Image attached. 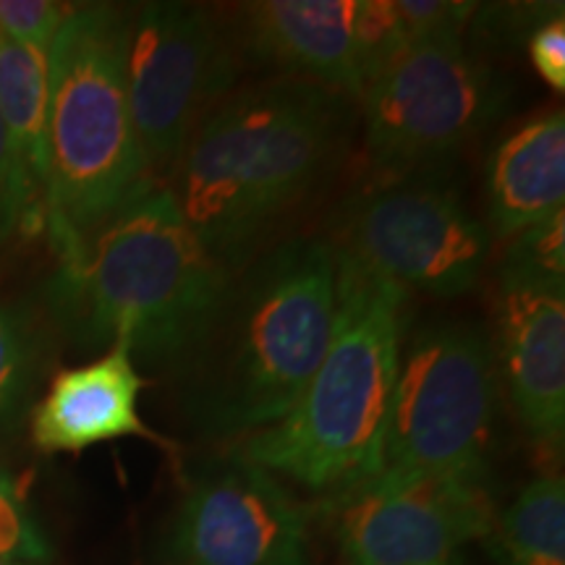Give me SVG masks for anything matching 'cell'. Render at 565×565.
<instances>
[{"instance_id": "12", "label": "cell", "mask_w": 565, "mask_h": 565, "mask_svg": "<svg viewBox=\"0 0 565 565\" xmlns=\"http://www.w3.org/2000/svg\"><path fill=\"white\" fill-rule=\"evenodd\" d=\"M500 372L536 443L565 435V282L500 273Z\"/></svg>"}, {"instance_id": "24", "label": "cell", "mask_w": 565, "mask_h": 565, "mask_svg": "<svg viewBox=\"0 0 565 565\" xmlns=\"http://www.w3.org/2000/svg\"><path fill=\"white\" fill-rule=\"evenodd\" d=\"M529 58L547 87L565 92V19L563 13L536 26L529 40Z\"/></svg>"}, {"instance_id": "19", "label": "cell", "mask_w": 565, "mask_h": 565, "mask_svg": "<svg viewBox=\"0 0 565 565\" xmlns=\"http://www.w3.org/2000/svg\"><path fill=\"white\" fill-rule=\"evenodd\" d=\"M503 273L565 282V210L513 236L503 259Z\"/></svg>"}, {"instance_id": "25", "label": "cell", "mask_w": 565, "mask_h": 565, "mask_svg": "<svg viewBox=\"0 0 565 565\" xmlns=\"http://www.w3.org/2000/svg\"><path fill=\"white\" fill-rule=\"evenodd\" d=\"M0 565H40V563H26V561H3V557H0Z\"/></svg>"}, {"instance_id": "18", "label": "cell", "mask_w": 565, "mask_h": 565, "mask_svg": "<svg viewBox=\"0 0 565 565\" xmlns=\"http://www.w3.org/2000/svg\"><path fill=\"white\" fill-rule=\"evenodd\" d=\"M42 364L34 317L17 303H0V424L21 412Z\"/></svg>"}, {"instance_id": "13", "label": "cell", "mask_w": 565, "mask_h": 565, "mask_svg": "<svg viewBox=\"0 0 565 565\" xmlns=\"http://www.w3.org/2000/svg\"><path fill=\"white\" fill-rule=\"evenodd\" d=\"M141 387L145 380L126 343H113L95 362L58 372L32 412L34 445L42 454H82L121 437L158 440L139 416Z\"/></svg>"}, {"instance_id": "4", "label": "cell", "mask_w": 565, "mask_h": 565, "mask_svg": "<svg viewBox=\"0 0 565 565\" xmlns=\"http://www.w3.org/2000/svg\"><path fill=\"white\" fill-rule=\"evenodd\" d=\"M228 286V267L152 186L92 233L55 282L84 341L126 343L152 366H186Z\"/></svg>"}, {"instance_id": "21", "label": "cell", "mask_w": 565, "mask_h": 565, "mask_svg": "<svg viewBox=\"0 0 565 565\" xmlns=\"http://www.w3.org/2000/svg\"><path fill=\"white\" fill-rule=\"evenodd\" d=\"M71 6L53 0H0V32L6 38L47 55Z\"/></svg>"}, {"instance_id": "23", "label": "cell", "mask_w": 565, "mask_h": 565, "mask_svg": "<svg viewBox=\"0 0 565 565\" xmlns=\"http://www.w3.org/2000/svg\"><path fill=\"white\" fill-rule=\"evenodd\" d=\"M47 553L51 550H47L45 536L34 526L32 515L26 513L9 477L0 471V557L42 565L47 561Z\"/></svg>"}, {"instance_id": "3", "label": "cell", "mask_w": 565, "mask_h": 565, "mask_svg": "<svg viewBox=\"0 0 565 565\" xmlns=\"http://www.w3.org/2000/svg\"><path fill=\"white\" fill-rule=\"evenodd\" d=\"M412 291L335 249L333 333L291 412L228 454L309 490H345L377 469Z\"/></svg>"}, {"instance_id": "11", "label": "cell", "mask_w": 565, "mask_h": 565, "mask_svg": "<svg viewBox=\"0 0 565 565\" xmlns=\"http://www.w3.org/2000/svg\"><path fill=\"white\" fill-rule=\"evenodd\" d=\"M175 565H307V511L275 475L236 454L204 466L173 521Z\"/></svg>"}, {"instance_id": "14", "label": "cell", "mask_w": 565, "mask_h": 565, "mask_svg": "<svg viewBox=\"0 0 565 565\" xmlns=\"http://www.w3.org/2000/svg\"><path fill=\"white\" fill-rule=\"evenodd\" d=\"M359 0H265L246 6V45L257 58L307 76L343 97H362Z\"/></svg>"}, {"instance_id": "22", "label": "cell", "mask_w": 565, "mask_h": 565, "mask_svg": "<svg viewBox=\"0 0 565 565\" xmlns=\"http://www.w3.org/2000/svg\"><path fill=\"white\" fill-rule=\"evenodd\" d=\"M40 228H45V215L32 202L21 181L3 124H0V249L17 236H32Z\"/></svg>"}, {"instance_id": "9", "label": "cell", "mask_w": 565, "mask_h": 565, "mask_svg": "<svg viewBox=\"0 0 565 565\" xmlns=\"http://www.w3.org/2000/svg\"><path fill=\"white\" fill-rule=\"evenodd\" d=\"M335 249L408 291L454 299L484 273L490 233L440 179L385 181L343 212Z\"/></svg>"}, {"instance_id": "20", "label": "cell", "mask_w": 565, "mask_h": 565, "mask_svg": "<svg viewBox=\"0 0 565 565\" xmlns=\"http://www.w3.org/2000/svg\"><path fill=\"white\" fill-rule=\"evenodd\" d=\"M393 6L408 47L422 42L461 40L475 13V6L456 0H393Z\"/></svg>"}, {"instance_id": "8", "label": "cell", "mask_w": 565, "mask_h": 565, "mask_svg": "<svg viewBox=\"0 0 565 565\" xmlns=\"http://www.w3.org/2000/svg\"><path fill=\"white\" fill-rule=\"evenodd\" d=\"M233 79L228 40L200 6L158 0L129 11L126 87L147 173L171 171Z\"/></svg>"}, {"instance_id": "1", "label": "cell", "mask_w": 565, "mask_h": 565, "mask_svg": "<svg viewBox=\"0 0 565 565\" xmlns=\"http://www.w3.org/2000/svg\"><path fill=\"white\" fill-rule=\"evenodd\" d=\"M335 244L294 238L228 286L183 370V414L202 437L259 433L291 412L333 333Z\"/></svg>"}, {"instance_id": "5", "label": "cell", "mask_w": 565, "mask_h": 565, "mask_svg": "<svg viewBox=\"0 0 565 565\" xmlns=\"http://www.w3.org/2000/svg\"><path fill=\"white\" fill-rule=\"evenodd\" d=\"M129 11L71 6L47 53V212L61 263L150 189L126 87Z\"/></svg>"}, {"instance_id": "17", "label": "cell", "mask_w": 565, "mask_h": 565, "mask_svg": "<svg viewBox=\"0 0 565 565\" xmlns=\"http://www.w3.org/2000/svg\"><path fill=\"white\" fill-rule=\"evenodd\" d=\"M500 565H565V482L542 475L494 521Z\"/></svg>"}, {"instance_id": "7", "label": "cell", "mask_w": 565, "mask_h": 565, "mask_svg": "<svg viewBox=\"0 0 565 565\" xmlns=\"http://www.w3.org/2000/svg\"><path fill=\"white\" fill-rule=\"evenodd\" d=\"M500 97L463 38L406 47L362 95L372 168L385 181L429 171L484 129Z\"/></svg>"}, {"instance_id": "16", "label": "cell", "mask_w": 565, "mask_h": 565, "mask_svg": "<svg viewBox=\"0 0 565 565\" xmlns=\"http://www.w3.org/2000/svg\"><path fill=\"white\" fill-rule=\"evenodd\" d=\"M0 124L32 202L47 212V55L0 32Z\"/></svg>"}, {"instance_id": "10", "label": "cell", "mask_w": 565, "mask_h": 565, "mask_svg": "<svg viewBox=\"0 0 565 565\" xmlns=\"http://www.w3.org/2000/svg\"><path fill=\"white\" fill-rule=\"evenodd\" d=\"M328 513L345 565H454L494 529L477 477H372L338 490Z\"/></svg>"}, {"instance_id": "2", "label": "cell", "mask_w": 565, "mask_h": 565, "mask_svg": "<svg viewBox=\"0 0 565 565\" xmlns=\"http://www.w3.org/2000/svg\"><path fill=\"white\" fill-rule=\"evenodd\" d=\"M343 131V95L307 79L225 97L171 166L183 221L225 267L312 189Z\"/></svg>"}, {"instance_id": "6", "label": "cell", "mask_w": 565, "mask_h": 565, "mask_svg": "<svg viewBox=\"0 0 565 565\" xmlns=\"http://www.w3.org/2000/svg\"><path fill=\"white\" fill-rule=\"evenodd\" d=\"M494 404L498 383L482 330L463 322L424 328L401 356L372 477L484 479Z\"/></svg>"}, {"instance_id": "15", "label": "cell", "mask_w": 565, "mask_h": 565, "mask_svg": "<svg viewBox=\"0 0 565 565\" xmlns=\"http://www.w3.org/2000/svg\"><path fill=\"white\" fill-rule=\"evenodd\" d=\"M487 215L498 236H519L565 210V118L545 113L498 145L484 173Z\"/></svg>"}]
</instances>
